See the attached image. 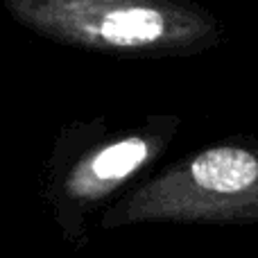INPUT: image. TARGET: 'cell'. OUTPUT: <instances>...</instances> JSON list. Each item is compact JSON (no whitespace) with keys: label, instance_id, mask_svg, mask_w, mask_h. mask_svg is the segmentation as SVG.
Masks as SVG:
<instances>
[{"label":"cell","instance_id":"obj_2","mask_svg":"<svg viewBox=\"0 0 258 258\" xmlns=\"http://www.w3.org/2000/svg\"><path fill=\"white\" fill-rule=\"evenodd\" d=\"M5 9L48 41L120 59L195 57L227 41L213 12L181 0H5Z\"/></svg>","mask_w":258,"mask_h":258},{"label":"cell","instance_id":"obj_1","mask_svg":"<svg viewBox=\"0 0 258 258\" xmlns=\"http://www.w3.org/2000/svg\"><path fill=\"white\" fill-rule=\"evenodd\" d=\"M181 129L174 113H152L136 125L111 127L104 116L71 122L54 138L43 170V200L61 238L89 240V222L147 177Z\"/></svg>","mask_w":258,"mask_h":258},{"label":"cell","instance_id":"obj_3","mask_svg":"<svg viewBox=\"0 0 258 258\" xmlns=\"http://www.w3.org/2000/svg\"><path fill=\"white\" fill-rule=\"evenodd\" d=\"M258 138L215 141L141 183L100 215V229L134 224H256Z\"/></svg>","mask_w":258,"mask_h":258}]
</instances>
